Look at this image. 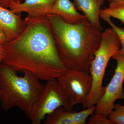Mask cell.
Returning <instances> with one entry per match:
<instances>
[{
    "label": "cell",
    "mask_w": 124,
    "mask_h": 124,
    "mask_svg": "<svg viewBox=\"0 0 124 124\" xmlns=\"http://www.w3.org/2000/svg\"><path fill=\"white\" fill-rule=\"evenodd\" d=\"M24 20L26 26L22 33L4 45L1 62L17 72H30L39 80L57 79L67 70L58 54L48 17Z\"/></svg>",
    "instance_id": "obj_1"
},
{
    "label": "cell",
    "mask_w": 124,
    "mask_h": 124,
    "mask_svg": "<svg viewBox=\"0 0 124 124\" xmlns=\"http://www.w3.org/2000/svg\"><path fill=\"white\" fill-rule=\"evenodd\" d=\"M46 15L51 23L58 54L66 70L89 73L90 64L100 46L101 31L87 18L77 24H72L58 16Z\"/></svg>",
    "instance_id": "obj_2"
},
{
    "label": "cell",
    "mask_w": 124,
    "mask_h": 124,
    "mask_svg": "<svg viewBox=\"0 0 124 124\" xmlns=\"http://www.w3.org/2000/svg\"><path fill=\"white\" fill-rule=\"evenodd\" d=\"M23 76L8 65L0 62L1 108L5 112L17 107L24 113L29 111L44 88L39 78L28 71Z\"/></svg>",
    "instance_id": "obj_3"
},
{
    "label": "cell",
    "mask_w": 124,
    "mask_h": 124,
    "mask_svg": "<svg viewBox=\"0 0 124 124\" xmlns=\"http://www.w3.org/2000/svg\"><path fill=\"white\" fill-rule=\"evenodd\" d=\"M121 46L119 37L112 28L101 32L100 46L90 68L93 86L85 108L95 106L104 95L105 87L102 86V82L105 71L109 60L117 53Z\"/></svg>",
    "instance_id": "obj_4"
},
{
    "label": "cell",
    "mask_w": 124,
    "mask_h": 124,
    "mask_svg": "<svg viewBox=\"0 0 124 124\" xmlns=\"http://www.w3.org/2000/svg\"><path fill=\"white\" fill-rule=\"evenodd\" d=\"M72 111L66 93L57 79L47 81L37 100L29 111L25 112L33 124H40L46 115L59 107Z\"/></svg>",
    "instance_id": "obj_5"
},
{
    "label": "cell",
    "mask_w": 124,
    "mask_h": 124,
    "mask_svg": "<svg viewBox=\"0 0 124 124\" xmlns=\"http://www.w3.org/2000/svg\"><path fill=\"white\" fill-rule=\"evenodd\" d=\"M70 100L72 108L77 104L85 107L93 86V78L83 71L67 70L58 78Z\"/></svg>",
    "instance_id": "obj_6"
},
{
    "label": "cell",
    "mask_w": 124,
    "mask_h": 124,
    "mask_svg": "<svg viewBox=\"0 0 124 124\" xmlns=\"http://www.w3.org/2000/svg\"><path fill=\"white\" fill-rule=\"evenodd\" d=\"M112 58L117 62L115 74L105 87L104 95L95 105L94 112L108 116L114 108L116 101L117 99L124 100V55L117 53Z\"/></svg>",
    "instance_id": "obj_7"
},
{
    "label": "cell",
    "mask_w": 124,
    "mask_h": 124,
    "mask_svg": "<svg viewBox=\"0 0 124 124\" xmlns=\"http://www.w3.org/2000/svg\"><path fill=\"white\" fill-rule=\"evenodd\" d=\"M26 26V21L22 18L21 13H15L0 5V27L4 32L8 42L18 37Z\"/></svg>",
    "instance_id": "obj_8"
},
{
    "label": "cell",
    "mask_w": 124,
    "mask_h": 124,
    "mask_svg": "<svg viewBox=\"0 0 124 124\" xmlns=\"http://www.w3.org/2000/svg\"><path fill=\"white\" fill-rule=\"evenodd\" d=\"M55 0H24V2L16 3L10 9L15 13L25 12L26 18L35 19L48 14Z\"/></svg>",
    "instance_id": "obj_9"
},
{
    "label": "cell",
    "mask_w": 124,
    "mask_h": 124,
    "mask_svg": "<svg viewBox=\"0 0 124 124\" xmlns=\"http://www.w3.org/2000/svg\"><path fill=\"white\" fill-rule=\"evenodd\" d=\"M48 14L58 16L65 22L72 24H77L87 18L77 12L70 0H55Z\"/></svg>",
    "instance_id": "obj_10"
},
{
    "label": "cell",
    "mask_w": 124,
    "mask_h": 124,
    "mask_svg": "<svg viewBox=\"0 0 124 124\" xmlns=\"http://www.w3.org/2000/svg\"><path fill=\"white\" fill-rule=\"evenodd\" d=\"M106 0H73L77 10L82 12L94 26L102 31L100 24L101 7Z\"/></svg>",
    "instance_id": "obj_11"
},
{
    "label": "cell",
    "mask_w": 124,
    "mask_h": 124,
    "mask_svg": "<svg viewBox=\"0 0 124 124\" xmlns=\"http://www.w3.org/2000/svg\"><path fill=\"white\" fill-rule=\"evenodd\" d=\"M72 111L67 110L62 106L59 107L46 115L43 124H73L71 116Z\"/></svg>",
    "instance_id": "obj_12"
},
{
    "label": "cell",
    "mask_w": 124,
    "mask_h": 124,
    "mask_svg": "<svg viewBox=\"0 0 124 124\" xmlns=\"http://www.w3.org/2000/svg\"><path fill=\"white\" fill-rule=\"evenodd\" d=\"M102 12L112 17L119 19L124 24V0H119L110 2L108 8L101 10Z\"/></svg>",
    "instance_id": "obj_13"
},
{
    "label": "cell",
    "mask_w": 124,
    "mask_h": 124,
    "mask_svg": "<svg viewBox=\"0 0 124 124\" xmlns=\"http://www.w3.org/2000/svg\"><path fill=\"white\" fill-rule=\"evenodd\" d=\"M100 17L108 23L116 33L120 42V48L117 52V54L124 55V28H121L117 26L112 22L111 17L102 12L101 9L100 12Z\"/></svg>",
    "instance_id": "obj_14"
},
{
    "label": "cell",
    "mask_w": 124,
    "mask_h": 124,
    "mask_svg": "<svg viewBox=\"0 0 124 124\" xmlns=\"http://www.w3.org/2000/svg\"><path fill=\"white\" fill-rule=\"evenodd\" d=\"M95 107V106H94L78 112L72 111L71 116L73 124H86L88 117L94 113Z\"/></svg>",
    "instance_id": "obj_15"
},
{
    "label": "cell",
    "mask_w": 124,
    "mask_h": 124,
    "mask_svg": "<svg viewBox=\"0 0 124 124\" xmlns=\"http://www.w3.org/2000/svg\"><path fill=\"white\" fill-rule=\"evenodd\" d=\"M108 117L113 124H124V105L115 104Z\"/></svg>",
    "instance_id": "obj_16"
},
{
    "label": "cell",
    "mask_w": 124,
    "mask_h": 124,
    "mask_svg": "<svg viewBox=\"0 0 124 124\" xmlns=\"http://www.w3.org/2000/svg\"><path fill=\"white\" fill-rule=\"evenodd\" d=\"M87 124H113L108 116L100 113H94L92 115Z\"/></svg>",
    "instance_id": "obj_17"
},
{
    "label": "cell",
    "mask_w": 124,
    "mask_h": 124,
    "mask_svg": "<svg viewBox=\"0 0 124 124\" xmlns=\"http://www.w3.org/2000/svg\"><path fill=\"white\" fill-rule=\"evenodd\" d=\"M24 0H0V5L6 8H9L16 3L23 2Z\"/></svg>",
    "instance_id": "obj_18"
},
{
    "label": "cell",
    "mask_w": 124,
    "mask_h": 124,
    "mask_svg": "<svg viewBox=\"0 0 124 124\" xmlns=\"http://www.w3.org/2000/svg\"><path fill=\"white\" fill-rule=\"evenodd\" d=\"M8 42V40L4 32L0 27V44L4 45Z\"/></svg>",
    "instance_id": "obj_19"
},
{
    "label": "cell",
    "mask_w": 124,
    "mask_h": 124,
    "mask_svg": "<svg viewBox=\"0 0 124 124\" xmlns=\"http://www.w3.org/2000/svg\"><path fill=\"white\" fill-rule=\"evenodd\" d=\"M5 54V50L4 46L0 44V62H2Z\"/></svg>",
    "instance_id": "obj_20"
},
{
    "label": "cell",
    "mask_w": 124,
    "mask_h": 124,
    "mask_svg": "<svg viewBox=\"0 0 124 124\" xmlns=\"http://www.w3.org/2000/svg\"><path fill=\"white\" fill-rule=\"evenodd\" d=\"M1 91L0 90V110L1 108V104H0V98L1 96Z\"/></svg>",
    "instance_id": "obj_21"
},
{
    "label": "cell",
    "mask_w": 124,
    "mask_h": 124,
    "mask_svg": "<svg viewBox=\"0 0 124 124\" xmlns=\"http://www.w3.org/2000/svg\"><path fill=\"white\" fill-rule=\"evenodd\" d=\"M108 1H109V2H112V1H116L119 0H107Z\"/></svg>",
    "instance_id": "obj_22"
}]
</instances>
